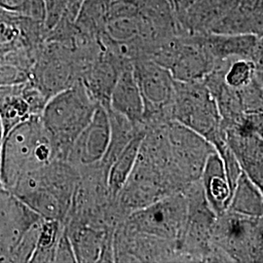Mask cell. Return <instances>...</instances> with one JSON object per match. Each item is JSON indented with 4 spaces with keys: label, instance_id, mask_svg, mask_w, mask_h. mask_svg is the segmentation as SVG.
Here are the masks:
<instances>
[{
    "label": "cell",
    "instance_id": "6da1fadb",
    "mask_svg": "<svg viewBox=\"0 0 263 263\" xmlns=\"http://www.w3.org/2000/svg\"><path fill=\"white\" fill-rule=\"evenodd\" d=\"M78 179L79 173L69 162L53 160L23 175L10 191L42 218L64 222Z\"/></svg>",
    "mask_w": 263,
    "mask_h": 263
},
{
    "label": "cell",
    "instance_id": "7a4b0ae2",
    "mask_svg": "<svg viewBox=\"0 0 263 263\" xmlns=\"http://www.w3.org/2000/svg\"><path fill=\"white\" fill-rule=\"evenodd\" d=\"M98 105L81 80L48 100L40 118L55 160L67 161L74 141L91 121Z\"/></svg>",
    "mask_w": 263,
    "mask_h": 263
},
{
    "label": "cell",
    "instance_id": "3957f363",
    "mask_svg": "<svg viewBox=\"0 0 263 263\" xmlns=\"http://www.w3.org/2000/svg\"><path fill=\"white\" fill-rule=\"evenodd\" d=\"M55 160L54 149L40 116H31L4 136L0 152V183L11 190L30 171Z\"/></svg>",
    "mask_w": 263,
    "mask_h": 263
},
{
    "label": "cell",
    "instance_id": "277c9868",
    "mask_svg": "<svg viewBox=\"0 0 263 263\" xmlns=\"http://www.w3.org/2000/svg\"><path fill=\"white\" fill-rule=\"evenodd\" d=\"M182 193L187 202V219L179 243V262H231L212 242L216 215L208 204L200 179L190 183Z\"/></svg>",
    "mask_w": 263,
    "mask_h": 263
},
{
    "label": "cell",
    "instance_id": "5b68a950",
    "mask_svg": "<svg viewBox=\"0 0 263 263\" xmlns=\"http://www.w3.org/2000/svg\"><path fill=\"white\" fill-rule=\"evenodd\" d=\"M173 120L197 133L216 151L227 144L216 101L202 80H175Z\"/></svg>",
    "mask_w": 263,
    "mask_h": 263
},
{
    "label": "cell",
    "instance_id": "8992f818",
    "mask_svg": "<svg viewBox=\"0 0 263 263\" xmlns=\"http://www.w3.org/2000/svg\"><path fill=\"white\" fill-rule=\"evenodd\" d=\"M262 217L226 211L216 216L212 242L231 262H262Z\"/></svg>",
    "mask_w": 263,
    "mask_h": 263
},
{
    "label": "cell",
    "instance_id": "52a82bcc",
    "mask_svg": "<svg viewBox=\"0 0 263 263\" xmlns=\"http://www.w3.org/2000/svg\"><path fill=\"white\" fill-rule=\"evenodd\" d=\"M133 71L143 102L145 128L173 120L175 79L169 69L147 58L133 61Z\"/></svg>",
    "mask_w": 263,
    "mask_h": 263
},
{
    "label": "cell",
    "instance_id": "ba28073f",
    "mask_svg": "<svg viewBox=\"0 0 263 263\" xmlns=\"http://www.w3.org/2000/svg\"><path fill=\"white\" fill-rule=\"evenodd\" d=\"M186 219L187 202L184 194L179 192L133 212L122 221L125 226L137 232L176 243L179 248Z\"/></svg>",
    "mask_w": 263,
    "mask_h": 263
},
{
    "label": "cell",
    "instance_id": "9c48e42d",
    "mask_svg": "<svg viewBox=\"0 0 263 263\" xmlns=\"http://www.w3.org/2000/svg\"><path fill=\"white\" fill-rule=\"evenodd\" d=\"M29 80L48 100L79 81L72 48L53 41L45 42L39 49Z\"/></svg>",
    "mask_w": 263,
    "mask_h": 263
},
{
    "label": "cell",
    "instance_id": "30bf717a",
    "mask_svg": "<svg viewBox=\"0 0 263 263\" xmlns=\"http://www.w3.org/2000/svg\"><path fill=\"white\" fill-rule=\"evenodd\" d=\"M114 262H179L178 244L143 235L120 221L113 233Z\"/></svg>",
    "mask_w": 263,
    "mask_h": 263
},
{
    "label": "cell",
    "instance_id": "8fae6325",
    "mask_svg": "<svg viewBox=\"0 0 263 263\" xmlns=\"http://www.w3.org/2000/svg\"><path fill=\"white\" fill-rule=\"evenodd\" d=\"M170 151L176 168L187 183L201 178L208 157L215 147L197 133L171 120L166 124Z\"/></svg>",
    "mask_w": 263,
    "mask_h": 263
},
{
    "label": "cell",
    "instance_id": "7c38bea8",
    "mask_svg": "<svg viewBox=\"0 0 263 263\" xmlns=\"http://www.w3.org/2000/svg\"><path fill=\"white\" fill-rule=\"evenodd\" d=\"M110 138V123L107 110L98 105L94 115L74 141L67 157L76 169L100 163L107 151Z\"/></svg>",
    "mask_w": 263,
    "mask_h": 263
},
{
    "label": "cell",
    "instance_id": "4fadbf2b",
    "mask_svg": "<svg viewBox=\"0 0 263 263\" xmlns=\"http://www.w3.org/2000/svg\"><path fill=\"white\" fill-rule=\"evenodd\" d=\"M64 224L72 245L76 262H114V230L76 221H66Z\"/></svg>",
    "mask_w": 263,
    "mask_h": 263
},
{
    "label": "cell",
    "instance_id": "5bb4252c",
    "mask_svg": "<svg viewBox=\"0 0 263 263\" xmlns=\"http://www.w3.org/2000/svg\"><path fill=\"white\" fill-rule=\"evenodd\" d=\"M223 129L226 143L234 154L242 172L262 190V134L242 126H229Z\"/></svg>",
    "mask_w": 263,
    "mask_h": 263
},
{
    "label": "cell",
    "instance_id": "9a60e30c",
    "mask_svg": "<svg viewBox=\"0 0 263 263\" xmlns=\"http://www.w3.org/2000/svg\"><path fill=\"white\" fill-rule=\"evenodd\" d=\"M215 62L249 59L262 67V36L254 34H199Z\"/></svg>",
    "mask_w": 263,
    "mask_h": 263
},
{
    "label": "cell",
    "instance_id": "2e32d148",
    "mask_svg": "<svg viewBox=\"0 0 263 263\" xmlns=\"http://www.w3.org/2000/svg\"><path fill=\"white\" fill-rule=\"evenodd\" d=\"M181 43L170 72L176 81H200L216 66L214 58L203 45L199 34L180 36Z\"/></svg>",
    "mask_w": 263,
    "mask_h": 263
},
{
    "label": "cell",
    "instance_id": "e0dca14e",
    "mask_svg": "<svg viewBox=\"0 0 263 263\" xmlns=\"http://www.w3.org/2000/svg\"><path fill=\"white\" fill-rule=\"evenodd\" d=\"M262 0H242L211 28L216 34H263Z\"/></svg>",
    "mask_w": 263,
    "mask_h": 263
},
{
    "label": "cell",
    "instance_id": "ac0fdd59",
    "mask_svg": "<svg viewBox=\"0 0 263 263\" xmlns=\"http://www.w3.org/2000/svg\"><path fill=\"white\" fill-rule=\"evenodd\" d=\"M126 117L135 125H142L143 102L133 71V63L124 66L114 85L109 108Z\"/></svg>",
    "mask_w": 263,
    "mask_h": 263
},
{
    "label": "cell",
    "instance_id": "d6986e66",
    "mask_svg": "<svg viewBox=\"0 0 263 263\" xmlns=\"http://www.w3.org/2000/svg\"><path fill=\"white\" fill-rule=\"evenodd\" d=\"M200 182L208 204L216 216L226 212L233 191L226 175L224 164L216 151L208 157Z\"/></svg>",
    "mask_w": 263,
    "mask_h": 263
},
{
    "label": "cell",
    "instance_id": "ffe728a7",
    "mask_svg": "<svg viewBox=\"0 0 263 263\" xmlns=\"http://www.w3.org/2000/svg\"><path fill=\"white\" fill-rule=\"evenodd\" d=\"M110 123V138L107 151L104 158L100 162L104 169L109 171L113 162L119 156L127 144L142 131H146L144 124L135 125L129 121L126 117L111 109H106Z\"/></svg>",
    "mask_w": 263,
    "mask_h": 263
},
{
    "label": "cell",
    "instance_id": "44dd1931",
    "mask_svg": "<svg viewBox=\"0 0 263 263\" xmlns=\"http://www.w3.org/2000/svg\"><path fill=\"white\" fill-rule=\"evenodd\" d=\"M228 211L244 216L262 217V190L242 172L237 179Z\"/></svg>",
    "mask_w": 263,
    "mask_h": 263
},
{
    "label": "cell",
    "instance_id": "7402d4cb",
    "mask_svg": "<svg viewBox=\"0 0 263 263\" xmlns=\"http://www.w3.org/2000/svg\"><path fill=\"white\" fill-rule=\"evenodd\" d=\"M145 132L139 133L127 146L123 149L119 156L110 166L107 174V187L109 196L114 199L131 174L135 166L141 141Z\"/></svg>",
    "mask_w": 263,
    "mask_h": 263
},
{
    "label": "cell",
    "instance_id": "603a6c76",
    "mask_svg": "<svg viewBox=\"0 0 263 263\" xmlns=\"http://www.w3.org/2000/svg\"><path fill=\"white\" fill-rule=\"evenodd\" d=\"M107 4L108 0H83L76 21L77 30L90 37H101L108 21Z\"/></svg>",
    "mask_w": 263,
    "mask_h": 263
},
{
    "label": "cell",
    "instance_id": "cb8c5ba5",
    "mask_svg": "<svg viewBox=\"0 0 263 263\" xmlns=\"http://www.w3.org/2000/svg\"><path fill=\"white\" fill-rule=\"evenodd\" d=\"M64 223L56 219H43L39 229L37 244L29 262H54L55 249Z\"/></svg>",
    "mask_w": 263,
    "mask_h": 263
},
{
    "label": "cell",
    "instance_id": "d4e9b609",
    "mask_svg": "<svg viewBox=\"0 0 263 263\" xmlns=\"http://www.w3.org/2000/svg\"><path fill=\"white\" fill-rule=\"evenodd\" d=\"M256 76H262V67L249 59H235L230 62L223 79L228 87L240 90L250 84Z\"/></svg>",
    "mask_w": 263,
    "mask_h": 263
},
{
    "label": "cell",
    "instance_id": "484cf974",
    "mask_svg": "<svg viewBox=\"0 0 263 263\" xmlns=\"http://www.w3.org/2000/svg\"><path fill=\"white\" fill-rule=\"evenodd\" d=\"M140 17H121L109 19L104 28V37L115 44H128L140 35Z\"/></svg>",
    "mask_w": 263,
    "mask_h": 263
},
{
    "label": "cell",
    "instance_id": "4316f807",
    "mask_svg": "<svg viewBox=\"0 0 263 263\" xmlns=\"http://www.w3.org/2000/svg\"><path fill=\"white\" fill-rule=\"evenodd\" d=\"M29 78L30 73L28 71L0 60V86L25 83Z\"/></svg>",
    "mask_w": 263,
    "mask_h": 263
},
{
    "label": "cell",
    "instance_id": "83f0119b",
    "mask_svg": "<svg viewBox=\"0 0 263 263\" xmlns=\"http://www.w3.org/2000/svg\"><path fill=\"white\" fill-rule=\"evenodd\" d=\"M108 20L121 17H135L140 13L139 0H108Z\"/></svg>",
    "mask_w": 263,
    "mask_h": 263
},
{
    "label": "cell",
    "instance_id": "f1b7e54d",
    "mask_svg": "<svg viewBox=\"0 0 263 263\" xmlns=\"http://www.w3.org/2000/svg\"><path fill=\"white\" fill-rule=\"evenodd\" d=\"M54 262H76L72 245L66 233L65 224L57 242Z\"/></svg>",
    "mask_w": 263,
    "mask_h": 263
},
{
    "label": "cell",
    "instance_id": "f546056e",
    "mask_svg": "<svg viewBox=\"0 0 263 263\" xmlns=\"http://www.w3.org/2000/svg\"><path fill=\"white\" fill-rule=\"evenodd\" d=\"M19 14L36 22L44 23L46 18L45 0H25Z\"/></svg>",
    "mask_w": 263,
    "mask_h": 263
},
{
    "label": "cell",
    "instance_id": "4dcf8cb0",
    "mask_svg": "<svg viewBox=\"0 0 263 263\" xmlns=\"http://www.w3.org/2000/svg\"><path fill=\"white\" fill-rule=\"evenodd\" d=\"M18 36V29L11 25H0V42H9Z\"/></svg>",
    "mask_w": 263,
    "mask_h": 263
},
{
    "label": "cell",
    "instance_id": "1f68e13d",
    "mask_svg": "<svg viewBox=\"0 0 263 263\" xmlns=\"http://www.w3.org/2000/svg\"><path fill=\"white\" fill-rule=\"evenodd\" d=\"M20 17H21V14L19 13L5 9L0 6V25L5 24V25H11L15 27V25L19 21Z\"/></svg>",
    "mask_w": 263,
    "mask_h": 263
},
{
    "label": "cell",
    "instance_id": "d6a6232c",
    "mask_svg": "<svg viewBox=\"0 0 263 263\" xmlns=\"http://www.w3.org/2000/svg\"><path fill=\"white\" fill-rule=\"evenodd\" d=\"M195 1L196 0H171L176 13V17H179L182 13H184Z\"/></svg>",
    "mask_w": 263,
    "mask_h": 263
},
{
    "label": "cell",
    "instance_id": "836d02e7",
    "mask_svg": "<svg viewBox=\"0 0 263 263\" xmlns=\"http://www.w3.org/2000/svg\"><path fill=\"white\" fill-rule=\"evenodd\" d=\"M25 0H0V6L5 9L20 13Z\"/></svg>",
    "mask_w": 263,
    "mask_h": 263
},
{
    "label": "cell",
    "instance_id": "e575fe53",
    "mask_svg": "<svg viewBox=\"0 0 263 263\" xmlns=\"http://www.w3.org/2000/svg\"><path fill=\"white\" fill-rule=\"evenodd\" d=\"M3 128H2V124H1V120H0V152H1V146H2V141H3Z\"/></svg>",
    "mask_w": 263,
    "mask_h": 263
},
{
    "label": "cell",
    "instance_id": "d590c367",
    "mask_svg": "<svg viewBox=\"0 0 263 263\" xmlns=\"http://www.w3.org/2000/svg\"><path fill=\"white\" fill-rule=\"evenodd\" d=\"M171 3H172V2H171Z\"/></svg>",
    "mask_w": 263,
    "mask_h": 263
}]
</instances>
